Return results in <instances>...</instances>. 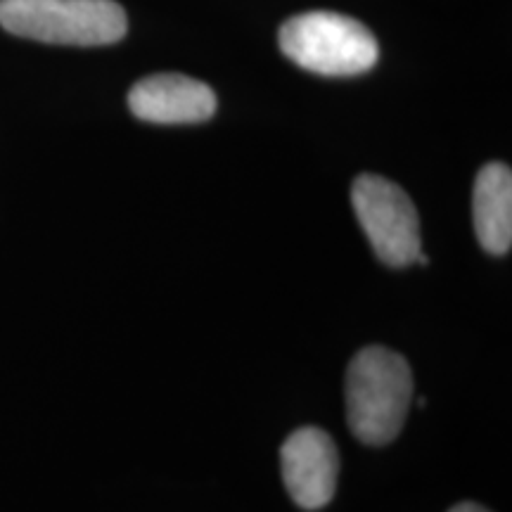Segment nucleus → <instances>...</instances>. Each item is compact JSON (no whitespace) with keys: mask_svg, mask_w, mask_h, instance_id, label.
<instances>
[{"mask_svg":"<svg viewBox=\"0 0 512 512\" xmlns=\"http://www.w3.org/2000/svg\"><path fill=\"white\" fill-rule=\"evenodd\" d=\"M349 430L363 444L382 446L399 437L413 401V373L401 354L366 347L347 370Z\"/></svg>","mask_w":512,"mask_h":512,"instance_id":"obj_1","label":"nucleus"},{"mask_svg":"<svg viewBox=\"0 0 512 512\" xmlns=\"http://www.w3.org/2000/svg\"><path fill=\"white\" fill-rule=\"evenodd\" d=\"M0 27L55 46H110L128 22L114 0H0Z\"/></svg>","mask_w":512,"mask_h":512,"instance_id":"obj_2","label":"nucleus"},{"mask_svg":"<svg viewBox=\"0 0 512 512\" xmlns=\"http://www.w3.org/2000/svg\"><path fill=\"white\" fill-rule=\"evenodd\" d=\"M280 50L306 72L356 76L375 67V36L354 17L337 12H304L280 27Z\"/></svg>","mask_w":512,"mask_h":512,"instance_id":"obj_3","label":"nucleus"},{"mask_svg":"<svg viewBox=\"0 0 512 512\" xmlns=\"http://www.w3.org/2000/svg\"><path fill=\"white\" fill-rule=\"evenodd\" d=\"M356 219L387 266H408L422 254L418 209L406 190L377 174H363L351 188Z\"/></svg>","mask_w":512,"mask_h":512,"instance_id":"obj_4","label":"nucleus"},{"mask_svg":"<svg viewBox=\"0 0 512 512\" xmlns=\"http://www.w3.org/2000/svg\"><path fill=\"white\" fill-rule=\"evenodd\" d=\"M283 479L292 501L304 510L328 505L337 489V446L318 427H302L287 437L280 451Z\"/></svg>","mask_w":512,"mask_h":512,"instance_id":"obj_5","label":"nucleus"},{"mask_svg":"<svg viewBox=\"0 0 512 512\" xmlns=\"http://www.w3.org/2000/svg\"><path fill=\"white\" fill-rule=\"evenodd\" d=\"M128 107L150 124H200L216 112V95L190 76L155 74L131 88Z\"/></svg>","mask_w":512,"mask_h":512,"instance_id":"obj_6","label":"nucleus"},{"mask_svg":"<svg viewBox=\"0 0 512 512\" xmlns=\"http://www.w3.org/2000/svg\"><path fill=\"white\" fill-rule=\"evenodd\" d=\"M477 240L486 252L508 254L512 247V174L505 164H486L472 195Z\"/></svg>","mask_w":512,"mask_h":512,"instance_id":"obj_7","label":"nucleus"},{"mask_svg":"<svg viewBox=\"0 0 512 512\" xmlns=\"http://www.w3.org/2000/svg\"><path fill=\"white\" fill-rule=\"evenodd\" d=\"M448 512H489V510L482 508V505H477V503H458L456 508H451Z\"/></svg>","mask_w":512,"mask_h":512,"instance_id":"obj_8","label":"nucleus"}]
</instances>
